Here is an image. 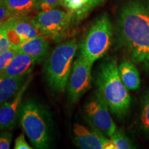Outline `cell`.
Returning a JSON list of instances; mask_svg holds the SVG:
<instances>
[{
  "label": "cell",
  "instance_id": "6da1fadb",
  "mask_svg": "<svg viewBox=\"0 0 149 149\" xmlns=\"http://www.w3.org/2000/svg\"><path fill=\"white\" fill-rule=\"evenodd\" d=\"M116 29L118 42L130 60L149 72V0H129L124 3Z\"/></svg>",
  "mask_w": 149,
  "mask_h": 149
},
{
  "label": "cell",
  "instance_id": "7a4b0ae2",
  "mask_svg": "<svg viewBox=\"0 0 149 149\" xmlns=\"http://www.w3.org/2000/svg\"><path fill=\"white\" fill-rule=\"evenodd\" d=\"M97 93L107 103L111 113L119 118L125 117L131 98L121 79L115 59H108L100 64L95 79Z\"/></svg>",
  "mask_w": 149,
  "mask_h": 149
},
{
  "label": "cell",
  "instance_id": "3957f363",
  "mask_svg": "<svg viewBox=\"0 0 149 149\" xmlns=\"http://www.w3.org/2000/svg\"><path fill=\"white\" fill-rule=\"evenodd\" d=\"M19 116L22 127L33 146L40 149L48 148L51 135L46 110L37 102L29 100L21 106Z\"/></svg>",
  "mask_w": 149,
  "mask_h": 149
},
{
  "label": "cell",
  "instance_id": "277c9868",
  "mask_svg": "<svg viewBox=\"0 0 149 149\" xmlns=\"http://www.w3.org/2000/svg\"><path fill=\"white\" fill-rule=\"evenodd\" d=\"M77 48L75 41H68L56 46L48 57L45 65L46 75L54 91L63 92L66 87Z\"/></svg>",
  "mask_w": 149,
  "mask_h": 149
},
{
  "label": "cell",
  "instance_id": "5b68a950",
  "mask_svg": "<svg viewBox=\"0 0 149 149\" xmlns=\"http://www.w3.org/2000/svg\"><path fill=\"white\" fill-rule=\"evenodd\" d=\"M113 26L109 15L104 14L97 19L80 46V57L93 63L103 57L111 47Z\"/></svg>",
  "mask_w": 149,
  "mask_h": 149
},
{
  "label": "cell",
  "instance_id": "8992f818",
  "mask_svg": "<svg viewBox=\"0 0 149 149\" xmlns=\"http://www.w3.org/2000/svg\"><path fill=\"white\" fill-rule=\"evenodd\" d=\"M72 15L70 12L53 8L40 11L33 21L45 37L59 39L69 27Z\"/></svg>",
  "mask_w": 149,
  "mask_h": 149
},
{
  "label": "cell",
  "instance_id": "52a82bcc",
  "mask_svg": "<svg viewBox=\"0 0 149 149\" xmlns=\"http://www.w3.org/2000/svg\"><path fill=\"white\" fill-rule=\"evenodd\" d=\"M108 105L98 93H96L84 106L86 119L91 126L110 138L117 130Z\"/></svg>",
  "mask_w": 149,
  "mask_h": 149
},
{
  "label": "cell",
  "instance_id": "ba28073f",
  "mask_svg": "<svg viewBox=\"0 0 149 149\" xmlns=\"http://www.w3.org/2000/svg\"><path fill=\"white\" fill-rule=\"evenodd\" d=\"M93 64L80 56L74 61L68 81V95L72 102L78 101L90 88Z\"/></svg>",
  "mask_w": 149,
  "mask_h": 149
},
{
  "label": "cell",
  "instance_id": "9c48e42d",
  "mask_svg": "<svg viewBox=\"0 0 149 149\" xmlns=\"http://www.w3.org/2000/svg\"><path fill=\"white\" fill-rule=\"evenodd\" d=\"M73 135L75 144L83 149H115L109 138L92 126L88 128L79 124L73 126Z\"/></svg>",
  "mask_w": 149,
  "mask_h": 149
},
{
  "label": "cell",
  "instance_id": "30bf717a",
  "mask_svg": "<svg viewBox=\"0 0 149 149\" xmlns=\"http://www.w3.org/2000/svg\"><path fill=\"white\" fill-rule=\"evenodd\" d=\"M31 78L29 77L26 80L17 94L12 100L3 104L0 107V131L10 129L15 125L19 115L24 94L31 82Z\"/></svg>",
  "mask_w": 149,
  "mask_h": 149
},
{
  "label": "cell",
  "instance_id": "8fae6325",
  "mask_svg": "<svg viewBox=\"0 0 149 149\" xmlns=\"http://www.w3.org/2000/svg\"><path fill=\"white\" fill-rule=\"evenodd\" d=\"M36 59L27 54L17 52L0 76H26L33 70Z\"/></svg>",
  "mask_w": 149,
  "mask_h": 149
},
{
  "label": "cell",
  "instance_id": "7c38bea8",
  "mask_svg": "<svg viewBox=\"0 0 149 149\" xmlns=\"http://www.w3.org/2000/svg\"><path fill=\"white\" fill-rule=\"evenodd\" d=\"M26 81V76H0V107L17 94Z\"/></svg>",
  "mask_w": 149,
  "mask_h": 149
},
{
  "label": "cell",
  "instance_id": "4fadbf2b",
  "mask_svg": "<svg viewBox=\"0 0 149 149\" xmlns=\"http://www.w3.org/2000/svg\"><path fill=\"white\" fill-rule=\"evenodd\" d=\"M19 52L32 56L36 61H42L47 55L48 44L43 35L22 42L17 48Z\"/></svg>",
  "mask_w": 149,
  "mask_h": 149
},
{
  "label": "cell",
  "instance_id": "5bb4252c",
  "mask_svg": "<svg viewBox=\"0 0 149 149\" xmlns=\"http://www.w3.org/2000/svg\"><path fill=\"white\" fill-rule=\"evenodd\" d=\"M7 23L15 31L22 42L42 35L33 19H26L25 17H15L7 22Z\"/></svg>",
  "mask_w": 149,
  "mask_h": 149
},
{
  "label": "cell",
  "instance_id": "9a60e30c",
  "mask_svg": "<svg viewBox=\"0 0 149 149\" xmlns=\"http://www.w3.org/2000/svg\"><path fill=\"white\" fill-rule=\"evenodd\" d=\"M118 70L121 79L128 91H136L139 88V73L133 61L124 59L118 64Z\"/></svg>",
  "mask_w": 149,
  "mask_h": 149
},
{
  "label": "cell",
  "instance_id": "2e32d148",
  "mask_svg": "<svg viewBox=\"0 0 149 149\" xmlns=\"http://www.w3.org/2000/svg\"><path fill=\"white\" fill-rule=\"evenodd\" d=\"M15 17H26L36 8L38 0H3Z\"/></svg>",
  "mask_w": 149,
  "mask_h": 149
},
{
  "label": "cell",
  "instance_id": "e0dca14e",
  "mask_svg": "<svg viewBox=\"0 0 149 149\" xmlns=\"http://www.w3.org/2000/svg\"><path fill=\"white\" fill-rule=\"evenodd\" d=\"M138 124L143 133L149 135V90L142 95Z\"/></svg>",
  "mask_w": 149,
  "mask_h": 149
},
{
  "label": "cell",
  "instance_id": "ac0fdd59",
  "mask_svg": "<svg viewBox=\"0 0 149 149\" xmlns=\"http://www.w3.org/2000/svg\"><path fill=\"white\" fill-rule=\"evenodd\" d=\"M89 0H61L60 5L68 10L72 15L81 17L87 13Z\"/></svg>",
  "mask_w": 149,
  "mask_h": 149
},
{
  "label": "cell",
  "instance_id": "d6986e66",
  "mask_svg": "<svg viewBox=\"0 0 149 149\" xmlns=\"http://www.w3.org/2000/svg\"><path fill=\"white\" fill-rule=\"evenodd\" d=\"M115 146V149H131L135 147L132 141L120 130H116L109 138Z\"/></svg>",
  "mask_w": 149,
  "mask_h": 149
},
{
  "label": "cell",
  "instance_id": "ffe728a7",
  "mask_svg": "<svg viewBox=\"0 0 149 149\" xmlns=\"http://www.w3.org/2000/svg\"><path fill=\"white\" fill-rule=\"evenodd\" d=\"M17 52V48H11L0 54V72L6 68Z\"/></svg>",
  "mask_w": 149,
  "mask_h": 149
},
{
  "label": "cell",
  "instance_id": "44dd1931",
  "mask_svg": "<svg viewBox=\"0 0 149 149\" xmlns=\"http://www.w3.org/2000/svg\"><path fill=\"white\" fill-rule=\"evenodd\" d=\"M61 0H38L36 4V10L46 11L55 8L60 4Z\"/></svg>",
  "mask_w": 149,
  "mask_h": 149
},
{
  "label": "cell",
  "instance_id": "7402d4cb",
  "mask_svg": "<svg viewBox=\"0 0 149 149\" xmlns=\"http://www.w3.org/2000/svg\"><path fill=\"white\" fill-rule=\"evenodd\" d=\"M12 48L6 33L5 24L0 25V54Z\"/></svg>",
  "mask_w": 149,
  "mask_h": 149
},
{
  "label": "cell",
  "instance_id": "603a6c76",
  "mask_svg": "<svg viewBox=\"0 0 149 149\" xmlns=\"http://www.w3.org/2000/svg\"><path fill=\"white\" fill-rule=\"evenodd\" d=\"M15 17V16L8 8L3 0H0V24L9 21Z\"/></svg>",
  "mask_w": 149,
  "mask_h": 149
},
{
  "label": "cell",
  "instance_id": "cb8c5ba5",
  "mask_svg": "<svg viewBox=\"0 0 149 149\" xmlns=\"http://www.w3.org/2000/svg\"><path fill=\"white\" fill-rule=\"evenodd\" d=\"M13 134L9 131H4L0 134V149H9L12 141Z\"/></svg>",
  "mask_w": 149,
  "mask_h": 149
},
{
  "label": "cell",
  "instance_id": "d4e9b609",
  "mask_svg": "<svg viewBox=\"0 0 149 149\" xmlns=\"http://www.w3.org/2000/svg\"><path fill=\"white\" fill-rule=\"evenodd\" d=\"M14 148L15 149H31V147L26 141L25 136L23 133L20 134L15 139Z\"/></svg>",
  "mask_w": 149,
  "mask_h": 149
},
{
  "label": "cell",
  "instance_id": "484cf974",
  "mask_svg": "<svg viewBox=\"0 0 149 149\" xmlns=\"http://www.w3.org/2000/svg\"><path fill=\"white\" fill-rule=\"evenodd\" d=\"M104 0H89L88 6H87V13L90 10H91V9L94 8V7H95L96 6L101 3Z\"/></svg>",
  "mask_w": 149,
  "mask_h": 149
},
{
  "label": "cell",
  "instance_id": "4316f807",
  "mask_svg": "<svg viewBox=\"0 0 149 149\" xmlns=\"http://www.w3.org/2000/svg\"><path fill=\"white\" fill-rule=\"evenodd\" d=\"M0 25H1V24H0Z\"/></svg>",
  "mask_w": 149,
  "mask_h": 149
}]
</instances>
